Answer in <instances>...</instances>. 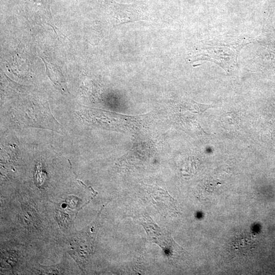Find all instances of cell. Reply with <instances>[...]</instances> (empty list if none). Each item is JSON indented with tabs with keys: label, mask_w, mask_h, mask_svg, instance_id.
<instances>
[{
	"label": "cell",
	"mask_w": 275,
	"mask_h": 275,
	"mask_svg": "<svg viewBox=\"0 0 275 275\" xmlns=\"http://www.w3.org/2000/svg\"><path fill=\"white\" fill-rule=\"evenodd\" d=\"M142 225L150 239L165 250L171 259L178 260L185 253V250L173 240L168 232L157 226L151 219L144 221Z\"/></svg>",
	"instance_id": "1"
},
{
	"label": "cell",
	"mask_w": 275,
	"mask_h": 275,
	"mask_svg": "<svg viewBox=\"0 0 275 275\" xmlns=\"http://www.w3.org/2000/svg\"><path fill=\"white\" fill-rule=\"evenodd\" d=\"M112 8L111 17L115 25L146 20V18L139 11L131 5H122L116 4Z\"/></svg>",
	"instance_id": "2"
},
{
	"label": "cell",
	"mask_w": 275,
	"mask_h": 275,
	"mask_svg": "<svg viewBox=\"0 0 275 275\" xmlns=\"http://www.w3.org/2000/svg\"><path fill=\"white\" fill-rule=\"evenodd\" d=\"M222 122L224 126L236 127L239 124V118L236 114L227 113L222 117Z\"/></svg>",
	"instance_id": "3"
}]
</instances>
